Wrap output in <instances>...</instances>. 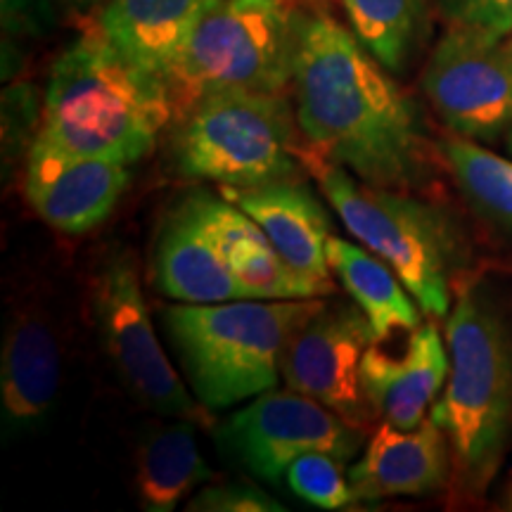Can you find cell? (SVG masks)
I'll return each mask as SVG.
<instances>
[{"label":"cell","mask_w":512,"mask_h":512,"mask_svg":"<svg viewBox=\"0 0 512 512\" xmlns=\"http://www.w3.org/2000/svg\"><path fill=\"white\" fill-rule=\"evenodd\" d=\"M292 29L294 112L313 155L380 188L418 183L425 162L418 110L389 69L328 12L292 10Z\"/></svg>","instance_id":"1"},{"label":"cell","mask_w":512,"mask_h":512,"mask_svg":"<svg viewBox=\"0 0 512 512\" xmlns=\"http://www.w3.org/2000/svg\"><path fill=\"white\" fill-rule=\"evenodd\" d=\"M174 117L169 86L95 29L53 62L41 133L76 155L128 166L155 150L159 131Z\"/></svg>","instance_id":"2"},{"label":"cell","mask_w":512,"mask_h":512,"mask_svg":"<svg viewBox=\"0 0 512 512\" xmlns=\"http://www.w3.org/2000/svg\"><path fill=\"white\" fill-rule=\"evenodd\" d=\"M448 384L432 418L451 446L465 494L496 477L512 434V332L482 292L467 290L448 318Z\"/></svg>","instance_id":"3"},{"label":"cell","mask_w":512,"mask_h":512,"mask_svg":"<svg viewBox=\"0 0 512 512\" xmlns=\"http://www.w3.org/2000/svg\"><path fill=\"white\" fill-rule=\"evenodd\" d=\"M320 299H235L164 311L185 373L209 411L275 387L290 339L323 309Z\"/></svg>","instance_id":"4"},{"label":"cell","mask_w":512,"mask_h":512,"mask_svg":"<svg viewBox=\"0 0 512 512\" xmlns=\"http://www.w3.org/2000/svg\"><path fill=\"white\" fill-rule=\"evenodd\" d=\"M294 114L285 93L221 88L178 114L174 162L190 178L256 188L297 178Z\"/></svg>","instance_id":"5"},{"label":"cell","mask_w":512,"mask_h":512,"mask_svg":"<svg viewBox=\"0 0 512 512\" xmlns=\"http://www.w3.org/2000/svg\"><path fill=\"white\" fill-rule=\"evenodd\" d=\"M320 162V188L351 235L394 268L422 311L446 316L448 273L458 259V240L446 216L394 188L361 183L342 164L323 157Z\"/></svg>","instance_id":"6"},{"label":"cell","mask_w":512,"mask_h":512,"mask_svg":"<svg viewBox=\"0 0 512 512\" xmlns=\"http://www.w3.org/2000/svg\"><path fill=\"white\" fill-rule=\"evenodd\" d=\"M292 48L285 0H211L166 81L176 117L221 88L285 93L292 86Z\"/></svg>","instance_id":"7"},{"label":"cell","mask_w":512,"mask_h":512,"mask_svg":"<svg viewBox=\"0 0 512 512\" xmlns=\"http://www.w3.org/2000/svg\"><path fill=\"white\" fill-rule=\"evenodd\" d=\"M93 313L102 349L140 406L197 427L214 425L209 408L188 394L159 344L131 254H117L102 266L93 287Z\"/></svg>","instance_id":"8"},{"label":"cell","mask_w":512,"mask_h":512,"mask_svg":"<svg viewBox=\"0 0 512 512\" xmlns=\"http://www.w3.org/2000/svg\"><path fill=\"white\" fill-rule=\"evenodd\" d=\"M219 439L230 456L266 482H278L304 453H330L349 463L363 444L358 427L292 389H268L256 396L247 408L223 422Z\"/></svg>","instance_id":"9"},{"label":"cell","mask_w":512,"mask_h":512,"mask_svg":"<svg viewBox=\"0 0 512 512\" xmlns=\"http://www.w3.org/2000/svg\"><path fill=\"white\" fill-rule=\"evenodd\" d=\"M422 88L460 138L494 140L512 128V57L503 41L448 27L432 50Z\"/></svg>","instance_id":"10"},{"label":"cell","mask_w":512,"mask_h":512,"mask_svg":"<svg viewBox=\"0 0 512 512\" xmlns=\"http://www.w3.org/2000/svg\"><path fill=\"white\" fill-rule=\"evenodd\" d=\"M375 339L361 306H323L287 344L283 380L287 389L311 396L363 430L373 418L361 392V361Z\"/></svg>","instance_id":"11"},{"label":"cell","mask_w":512,"mask_h":512,"mask_svg":"<svg viewBox=\"0 0 512 512\" xmlns=\"http://www.w3.org/2000/svg\"><path fill=\"white\" fill-rule=\"evenodd\" d=\"M128 178L126 164L76 155L38 131L27 152L24 195L50 226L81 235L112 214Z\"/></svg>","instance_id":"12"},{"label":"cell","mask_w":512,"mask_h":512,"mask_svg":"<svg viewBox=\"0 0 512 512\" xmlns=\"http://www.w3.org/2000/svg\"><path fill=\"white\" fill-rule=\"evenodd\" d=\"M451 465V446L434 418L422 420L415 430L382 422L363 456L349 467V484L358 503L425 496L446 484Z\"/></svg>","instance_id":"13"},{"label":"cell","mask_w":512,"mask_h":512,"mask_svg":"<svg viewBox=\"0 0 512 512\" xmlns=\"http://www.w3.org/2000/svg\"><path fill=\"white\" fill-rule=\"evenodd\" d=\"M60 375V344L46 313H15L0 356V413L10 437L46 425L60 392Z\"/></svg>","instance_id":"14"},{"label":"cell","mask_w":512,"mask_h":512,"mask_svg":"<svg viewBox=\"0 0 512 512\" xmlns=\"http://www.w3.org/2000/svg\"><path fill=\"white\" fill-rule=\"evenodd\" d=\"M209 238L219 247L226 266L247 299H316L323 287L306 280L280 256L268 235L238 204L197 192L188 197Z\"/></svg>","instance_id":"15"},{"label":"cell","mask_w":512,"mask_h":512,"mask_svg":"<svg viewBox=\"0 0 512 512\" xmlns=\"http://www.w3.org/2000/svg\"><path fill=\"white\" fill-rule=\"evenodd\" d=\"M226 197L259 223L294 271L323 287L325 294L335 292L328 261V214L304 183L287 178L256 188H226Z\"/></svg>","instance_id":"16"},{"label":"cell","mask_w":512,"mask_h":512,"mask_svg":"<svg viewBox=\"0 0 512 512\" xmlns=\"http://www.w3.org/2000/svg\"><path fill=\"white\" fill-rule=\"evenodd\" d=\"M451 370L437 325L427 323L408 339L401 358L387 356L370 344L361 361V392L382 422L415 430Z\"/></svg>","instance_id":"17"},{"label":"cell","mask_w":512,"mask_h":512,"mask_svg":"<svg viewBox=\"0 0 512 512\" xmlns=\"http://www.w3.org/2000/svg\"><path fill=\"white\" fill-rule=\"evenodd\" d=\"M211 0H105L98 31L121 55L164 83Z\"/></svg>","instance_id":"18"},{"label":"cell","mask_w":512,"mask_h":512,"mask_svg":"<svg viewBox=\"0 0 512 512\" xmlns=\"http://www.w3.org/2000/svg\"><path fill=\"white\" fill-rule=\"evenodd\" d=\"M155 280L166 297L183 304H221L247 299L190 202L164 223L155 254Z\"/></svg>","instance_id":"19"},{"label":"cell","mask_w":512,"mask_h":512,"mask_svg":"<svg viewBox=\"0 0 512 512\" xmlns=\"http://www.w3.org/2000/svg\"><path fill=\"white\" fill-rule=\"evenodd\" d=\"M195 430V422L176 420L152 427L140 439L136 451V491L145 510H174L183 496L214 477L197 446Z\"/></svg>","instance_id":"20"},{"label":"cell","mask_w":512,"mask_h":512,"mask_svg":"<svg viewBox=\"0 0 512 512\" xmlns=\"http://www.w3.org/2000/svg\"><path fill=\"white\" fill-rule=\"evenodd\" d=\"M328 261L344 290L370 318L377 342L396 330L418 328L420 313L408 297L411 292L387 261L342 238L328 240Z\"/></svg>","instance_id":"21"},{"label":"cell","mask_w":512,"mask_h":512,"mask_svg":"<svg viewBox=\"0 0 512 512\" xmlns=\"http://www.w3.org/2000/svg\"><path fill=\"white\" fill-rule=\"evenodd\" d=\"M358 41L389 72H403L427 31L430 0H339Z\"/></svg>","instance_id":"22"},{"label":"cell","mask_w":512,"mask_h":512,"mask_svg":"<svg viewBox=\"0 0 512 512\" xmlns=\"http://www.w3.org/2000/svg\"><path fill=\"white\" fill-rule=\"evenodd\" d=\"M439 150L467 200L489 219L512 226V162L467 138H448Z\"/></svg>","instance_id":"23"},{"label":"cell","mask_w":512,"mask_h":512,"mask_svg":"<svg viewBox=\"0 0 512 512\" xmlns=\"http://www.w3.org/2000/svg\"><path fill=\"white\" fill-rule=\"evenodd\" d=\"M342 460L330 453H304L287 467V486L302 501L323 510H342L356 505L349 477H344Z\"/></svg>","instance_id":"24"},{"label":"cell","mask_w":512,"mask_h":512,"mask_svg":"<svg viewBox=\"0 0 512 512\" xmlns=\"http://www.w3.org/2000/svg\"><path fill=\"white\" fill-rule=\"evenodd\" d=\"M448 27L477 31L494 41L512 34V0H437Z\"/></svg>","instance_id":"25"},{"label":"cell","mask_w":512,"mask_h":512,"mask_svg":"<svg viewBox=\"0 0 512 512\" xmlns=\"http://www.w3.org/2000/svg\"><path fill=\"white\" fill-rule=\"evenodd\" d=\"M190 512H283L275 498L266 494L264 489L245 482H228L207 486L185 505Z\"/></svg>","instance_id":"26"},{"label":"cell","mask_w":512,"mask_h":512,"mask_svg":"<svg viewBox=\"0 0 512 512\" xmlns=\"http://www.w3.org/2000/svg\"><path fill=\"white\" fill-rule=\"evenodd\" d=\"M0 5H3L0 8L5 34L3 46H8V38L15 48L22 38H43L55 29L53 0H0Z\"/></svg>","instance_id":"27"},{"label":"cell","mask_w":512,"mask_h":512,"mask_svg":"<svg viewBox=\"0 0 512 512\" xmlns=\"http://www.w3.org/2000/svg\"><path fill=\"white\" fill-rule=\"evenodd\" d=\"M34 91L27 83H17L3 95V140L5 157L15 152L29 140L31 128H34Z\"/></svg>","instance_id":"28"},{"label":"cell","mask_w":512,"mask_h":512,"mask_svg":"<svg viewBox=\"0 0 512 512\" xmlns=\"http://www.w3.org/2000/svg\"><path fill=\"white\" fill-rule=\"evenodd\" d=\"M76 8H93V5L105 3V0H72Z\"/></svg>","instance_id":"29"},{"label":"cell","mask_w":512,"mask_h":512,"mask_svg":"<svg viewBox=\"0 0 512 512\" xmlns=\"http://www.w3.org/2000/svg\"><path fill=\"white\" fill-rule=\"evenodd\" d=\"M503 46H505V50H508V55L512 57V34H510L508 38H505V41H503Z\"/></svg>","instance_id":"30"},{"label":"cell","mask_w":512,"mask_h":512,"mask_svg":"<svg viewBox=\"0 0 512 512\" xmlns=\"http://www.w3.org/2000/svg\"><path fill=\"white\" fill-rule=\"evenodd\" d=\"M505 138H508V150L512 152V128H510L508 133H505Z\"/></svg>","instance_id":"31"},{"label":"cell","mask_w":512,"mask_h":512,"mask_svg":"<svg viewBox=\"0 0 512 512\" xmlns=\"http://www.w3.org/2000/svg\"><path fill=\"white\" fill-rule=\"evenodd\" d=\"M510 508H512V491H510Z\"/></svg>","instance_id":"32"},{"label":"cell","mask_w":512,"mask_h":512,"mask_svg":"<svg viewBox=\"0 0 512 512\" xmlns=\"http://www.w3.org/2000/svg\"><path fill=\"white\" fill-rule=\"evenodd\" d=\"M285 3H290V0H285Z\"/></svg>","instance_id":"33"}]
</instances>
